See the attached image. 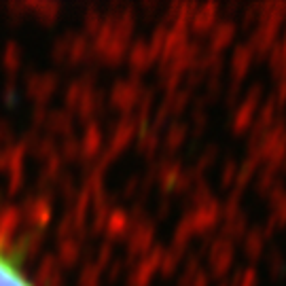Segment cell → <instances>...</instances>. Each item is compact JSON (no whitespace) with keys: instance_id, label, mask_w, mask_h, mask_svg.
<instances>
[{"instance_id":"6da1fadb","label":"cell","mask_w":286,"mask_h":286,"mask_svg":"<svg viewBox=\"0 0 286 286\" xmlns=\"http://www.w3.org/2000/svg\"><path fill=\"white\" fill-rule=\"evenodd\" d=\"M0 286H34L21 267L19 254L0 248Z\"/></svg>"}]
</instances>
